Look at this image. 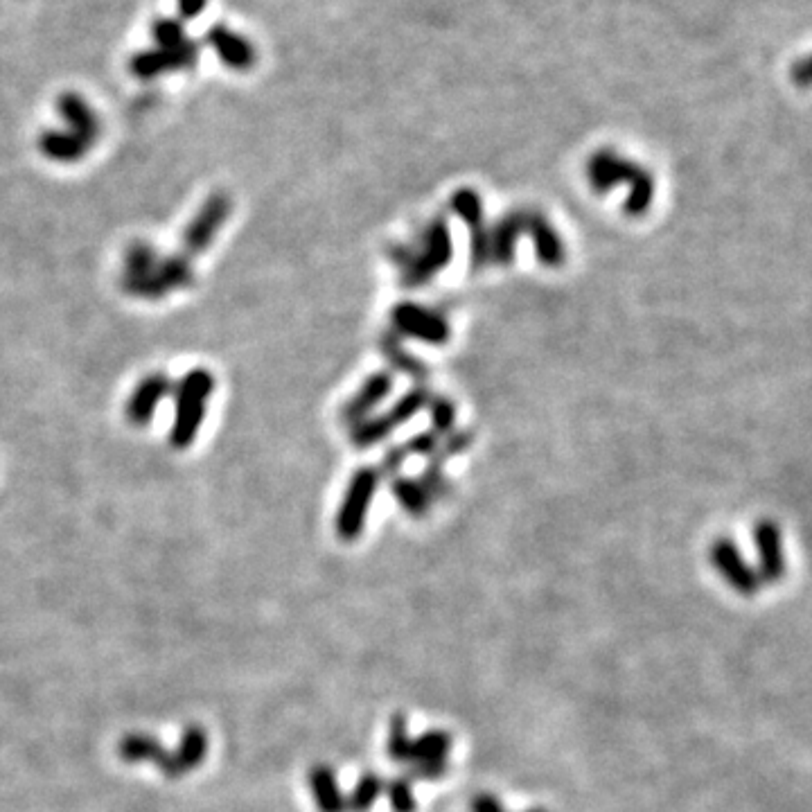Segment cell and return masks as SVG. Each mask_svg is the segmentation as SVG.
Wrapping results in <instances>:
<instances>
[{
  "mask_svg": "<svg viewBox=\"0 0 812 812\" xmlns=\"http://www.w3.org/2000/svg\"><path fill=\"white\" fill-rule=\"evenodd\" d=\"M411 745L413 740L406 734V718L393 716L391 731H388V756L395 763H411Z\"/></svg>",
  "mask_w": 812,
  "mask_h": 812,
  "instance_id": "cell-24",
  "label": "cell"
},
{
  "mask_svg": "<svg viewBox=\"0 0 812 812\" xmlns=\"http://www.w3.org/2000/svg\"><path fill=\"white\" fill-rule=\"evenodd\" d=\"M161 262V253H158L156 246L149 242H131L125 255H122V276L120 278H140L147 276L149 271L156 269V264Z\"/></svg>",
  "mask_w": 812,
  "mask_h": 812,
  "instance_id": "cell-20",
  "label": "cell"
},
{
  "mask_svg": "<svg viewBox=\"0 0 812 812\" xmlns=\"http://www.w3.org/2000/svg\"><path fill=\"white\" fill-rule=\"evenodd\" d=\"M391 319L397 332L406 334V337L427 341L431 346H443L449 339L447 321L438 312H429L422 305L413 303L395 305Z\"/></svg>",
  "mask_w": 812,
  "mask_h": 812,
  "instance_id": "cell-9",
  "label": "cell"
},
{
  "mask_svg": "<svg viewBox=\"0 0 812 812\" xmlns=\"http://www.w3.org/2000/svg\"><path fill=\"white\" fill-rule=\"evenodd\" d=\"M194 269L190 258L183 253H172L161 258L154 271L140 278H120V287L125 294L143 300H158L192 287Z\"/></svg>",
  "mask_w": 812,
  "mask_h": 812,
  "instance_id": "cell-4",
  "label": "cell"
},
{
  "mask_svg": "<svg viewBox=\"0 0 812 812\" xmlns=\"http://www.w3.org/2000/svg\"><path fill=\"white\" fill-rule=\"evenodd\" d=\"M208 0H176V7H179L181 19H194L203 10H206Z\"/></svg>",
  "mask_w": 812,
  "mask_h": 812,
  "instance_id": "cell-33",
  "label": "cell"
},
{
  "mask_svg": "<svg viewBox=\"0 0 812 812\" xmlns=\"http://www.w3.org/2000/svg\"><path fill=\"white\" fill-rule=\"evenodd\" d=\"M215 384V375L208 368H192L174 384V420L170 429L174 449H185L197 440Z\"/></svg>",
  "mask_w": 812,
  "mask_h": 812,
  "instance_id": "cell-1",
  "label": "cell"
},
{
  "mask_svg": "<svg viewBox=\"0 0 812 812\" xmlns=\"http://www.w3.org/2000/svg\"><path fill=\"white\" fill-rule=\"evenodd\" d=\"M208 754V736L206 731L197 725H190L183 731L179 752L170 756V763L165 767L167 779H179L192 772L194 767L203 763V758Z\"/></svg>",
  "mask_w": 812,
  "mask_h": 812,
  "instance_id": "cell-15",
  "label": "cell"
},
{
  "mask_svg": "<svg viewBox=\"0 0 812 812\" xmlns=\"http://www.w3.org/2000/svg\"><path fill=\"white\" fill-rule=\"evenodd\" d=\"M454 255V244L443 219L431 222L418 242L397 246L393 260L402 273V282L409 287H420L443 271Z\"/></svg>",
  "mask_w": 812,
  "mask_h": 812,
  "instance_id": "cell-2",
  "label": "cell"
},
{
  "mask_svg": "<svg viewBox=\"0 0 812 812\" xmlns=\"http://www.w3.org/2000/svg\"><path fill=\"white\" fill-rule=\"evenodd\" d=\"M434 420H436V434L438 431H447L454 425V406L445 400H440L434 409Z\"/></svg>",
  "mask_w": 812,
  "mask_h": 812,
  "instance_id": "cell-32",
  "label": "cell"
},
{
  "mask_svg": "<svg viewBox=\"0 0 812 812\" xmlns=\"http://www.w3.org/2000/svg\"><path fill=\"white\" fill-rule=\"evenodd\" d=\"M447 774V761H418L409 767V781H438Z\"/></svg>",
  "mask_w": 812,
  "mask_h": 812,
  "instance_id": "cell-28",
  "label": "cell"
},
{
  "mask_svg": "<svg viewBox=\"0 0 812 812\" xmlns=\"http://www.w3.org/2000/svg\"><path fill=\"white\" fill-rule=\"evenodd\" d=\"M393 388V379L388 375H373L366 382V386L361 388V391L352 397V400L346 404V413L348 420H357L361 422L366 418L368 411H373L375 406L384 400V397L391 393Z\"/></svg>",
  "mask_w": 812,
  "mask_h": 812,
  "instance_id": "cell-19",
  "label": "cell"
},
{
  "mask_svg": "<svg viewBox=\"0 0 812 812\" xmlns=\"http://www.w3.org/2000/svg\"><path fill=\"white\" fill-rule=\"evenodd\" d=\"M790 79L794 86L812 88V52L790 66Z\"/></svg>",
  "mask_w": 812,
  "mask_h": 812,
  "instance_id": "cell-30",
  "label": "cell"
},
{
  "mask_svg": "<svg viewBox=\"0 0 812 812\" xmlns=\"http://www.w3.org/2000/svg\"><path fill=\"white\" fill-rule=\"evenodd\" d=\"M384 792V779L375 772L361 774V779L357 781L355 790H352L348 801V812H368L373 808V803L379 799V794Z\"/></svg>",
  "mask_w": 812,
  "mask_h": 812,
  "instance_id": "cell-23",
  "label": "cell"
},
{
  "mask_svg": "<svg viewBox=\"0 0 812 812\" xmlns=\"http://www.w3.org/2000/svg\"><path fill=\"white\" fill-rule=\"evenodd\" d=\"M393 494L395 499L400 501V506L406 510V513L411 515H425L429 506H431V499L429 492L425 490V485L420 481H411V479H397L393 483Z\"/></svg>",
  "mask_w": 812,
  "mask_h": 812,
  "instance_id": "cell-22",
  "label": "cell"
},
{
  "mask_svg": "<svg viewBox=\"0 0 812 812\" xmlns=\"http://www.w3.org/2000/svg\"><path fill=\"white\" fill-rule=\"evenodd\" d=\"M206 43L217 52V57L228 68L249 70L255 64V48L242 34L228 30L226 25H213L206 32Z\"/></svg>",
  "mask_w": 812,
  "mask_h": 812,
  "instance_id": "cell-13",
  "label": "cell"
},
{
  "mask_svg": "<svg viewBox=\"0 0 812 812\" xmlns=\"http://www.w3.org/2000/svg\"><path fill=\"white\" fill-rule=\"evenodd\" d=\"M528 812H549V810H544V808H533V810H528Z\"/></svg>",
  "mask_w": 812,
  "mask_h": 812,
  "instance_id": "cell-34",
  "label": "cell"
},
{
  "mask_svg": "<svg viewBox=\"0 0 812 812\" xmlns=\"http://www.w3.org/2000/svg\"><path fill=\"white\" fill-rule=\"evenodd\" d=\"M427 404V393L425 391H411L404 397H400L391 411H386L384 416L373 418V420H361L359 427L355 429V443L357 445H373L379 438L388 436V431L404 425L406 420L422 409Z\"/></svg>",
  "mask_w": 812,
  "mask_h": 812,
  "instance_id": "cell-12",
  "label": "cell"
},
{
  "mask_svg": "<svg viewBox=\"0 0 812 812\" xmlns=\"http://www.w3.org/2000/svg\"><path fill=\"white\" fill-rule=\"evenodd\" d=\"M118 752L122 756V761L127 763H154L158 765V770L165 772L167 763H170V756L165 749L158 745V740L152 736H143V734H131L125 736L120 740V747Z\"/></svg>",
  "mask_w": 812,
  "mask_h": 812,
  "instance_id": "cell-18",
  "label": "cell"
},
{
  "mask_svg": "<svg viewBox=\"0 0 812 812\" xmlns=\"http://www.w3.org/2000/svg\"><path fill=\"white\" fill-rule=\"evenodd\" d=\"M587 179L591 188L598 192L612 190L614 185L628 183L630 197H628V213L643 215L652 206L655 199V179L648 170L641 165L621 158L619 154L609 152V149H600V152L591 154L587 163Z\"/></svg>",
  "mask_w": 812,
  "mask_h": 812,
  "instance_id": "cell-3",
  "label": "cell"
},
{
  "mask_svg": "<svg viewBox=\"0 0 812 812\" xmlns=\"http://www.w3.org/2000/svg\"><path fill=\"white\" fill-rule=\"evenodd\" d=\"M452 208L454 213L463 219V222L470 226V231H474L476 226L483 224V208L479 194L472 190H461L452 197Z\"/></svg>",
  "mask_w": 812,
  "mask_h": 812,
  "instance_id": "cell-25",
  "label": "cell"
},
{
  "mask_svg": "<svg viewBox=\"0 0 812 812\" xmlns=\"http://www.w3.org/2000/svg\"><path fill=\"white\" fill-rule=\"evenodd\" d=\"M384 352L388 355V359H393L395 366H400L402 370H406V373H411V375H420L422 373V366L418 364V361H413L409 355H406V352L400 348V343H397V341L386 339Z\"/></svg>",
  "mask_w": 812,
  "mask_h": 812,
  "instance_id": "cell-29",
  "label": "cell"
},
{
  "mask_svg": "<svg viewBox=\"0 0 812 812\" xmlns=\"http://www.w3.org/2000/svg\"><path fill=\"white\" fill-rule=\"evenodd\" d=\"M57 111L59 116L66 120L68 131H73L75 136L86 140L91 147L95 145V140L100 138V120H97L95 111L88 107L84 97H79L75 93L59 95Z\"/></svg>",
  "mask_w": 812,
  "mask_h": 812,
  "instance_id": "cell-14",
  "label": "cell"
},
{
  "mask_svg": "<svg viewBox=\"0 0 812 812\" xmlns=\"http://www.w3.org/2000/svg\"><path fill=\"white\" fill-rule=\"evenodd\" d=\"M152 34L158 48H176L188 39L185 37V28L179 19H158L152 25Z\"/></svg>",
  "mask_w": 812,
  "mask_h": 812,
  "instance_id": "cell-27",
  "label": "cell"
},
{
  "mask_svg": "<svg viewBox=\"0 0 812 812\" xmlns=\"http://www.w3.org/2000/svg\"><path fill=\"white\" fill-rule=\"evenodd\" d=\"M384 792H386L388 801H391L393 812H416L418 801H416V797H413L409 779L397 776V779L384 783Z\"/></svg>",
  "mask_w": 812,
  "mask_h": 812,
  "instance_id": "cell-26",
  "label": "cell"
},
{
  "mask_svg": "<svg viewBox=\"0 0 812 812\" xmlns=\"http://www.w3.org/2000/svg\"><path fill=\"white\" fill-rule=\"evenodd\" d=\"M452 749V736L447 731H427L411 745V763L418 761H447Z\"/></svg>",
  "mask_w": 812,
  "mask_h": 812,
  "instance_id": "cell-21",
  "label": "cell"
},
{
  "mask_svg": "<svg viewBox=\"0 0 812 812\" xmlns=\"http://www.w3.org/2000/svg\"><path fill=\"white\" fill-rule=\"evenodd\" d=\"M470 810L472 812H508L506 808H503V803L490 792L476 794V797L470 801Z\"/></svg>",
  "mask_w": 812,
  "mask_h": 812,
  "instance_id": "cell-31",
  "label": "cell"
},
{
  "mask_svg": "<svg viewBox=\"0 0 812 812\" xmlns=\"http://www.w3.org/2000/svg\"><path fill=\"white\" fill-rule=\"evenodd\" d=\"M314 801L321 812H348V801L337 783V774L330 765H316L310 772Z\"/></svg>",
  "mask_w": 812,
  "mask_h": 812,
  "instance_id": "cell-17",
  "label": "cell"
},
{
  "mask_svg": "<svg viewBox=\"0 0 812 812\" xmlns=\"http://www.w3.org/2000/svg\"><path fill=\"white\" fill-rule=\"evenodd\" d=\"M233 210V201L226 192L217 190L201 203V208L194 213V217L183 228L181 235V249L185 258H199V255L210 249L215 237L222 231L228 222Z\"/></svg>",
  "mask_w": 812,
  "mask_h": 812,
  "instance_id": "cell-5",
  "label": "cell"
},
{
  "mask_svg": "<svg viewBox=\"0 0 812 812\" xmlns=\"http://www.w3.org/2000/svg\"><path fill=\"white\" fill-rule=\"evenodd\" d=\"M754 544L758 553V578L767 585L781 582L788 571L783 551V533L772 519H761L754 526Z\"/></svg>",
  "mask_w": 812,
  "mask_h": 812,
  "instance_id": "cell-11",
  "label": "cell"
},
{
  "mask_svg": "<svg viewBox=\"0 0 812 812\" xmlns=\"http://www.w3.org/2000/svg\"><path fill=\"white\" fill-rule=\"evenodd\" d=\"M172 379L165 373H149L136 384L127 397L125 418L131 427H145L154 420V413L165 397L172 395Z\"/></svg>",
  "mask_w": 812,
  "mask_h": 812,
  "instance_id": "cell-10",
  "label": "cell"
},
{
  "mask_svg": "<svg viewBox=\"0 0 812 812\" xmlns=\"http://www.w3.org/2000/svg\"><path fill=\"white\" fill-rule=\"evenodd\" d=\"M377 483L379 474L373 467H361V470L352 476L346 497H343L341 508L337 513V535L341 540L352 542L364 533L370 501L375 497Z\"/></svg>",
  "mask_w": 812,
  "mask_h": 812,
  "instance_id": "cell-6",
  "label": "cell"
},
{
  "mask_svg": "<svg viewBox=\"0 0 812 812\" xmlns=\"http://www.w3.org/2000/svg\"><path fill=\"white\" fill-rule=\"evenodd\" d=\"M39 149L43 156L50 158V161L68 165V163L82 161L88 149H91V145H88L86 140H82L79 136H75L73 131L50 129L41 134Z\"/></svg>",
  "mask_w": 812,
  "mask_h": 812,
  "instance_id": "cell-16",
  "label": "cell"
},
{
  "mask_svg": "<svg viewBox=\"0 0 812 812\" xmlns=\"http://www.w3.org/2000/svg\"><path fill=\"white\" fill-rule=\"evenodd\" d=\"M709 555L711 564L716 567L722 580H725L731 589L738 591L740 596L752 598L761 591L763 587L761 578H758V573L749 567L743 553H740L738 546L731 542L729 537H720V540L713 542Z\"/></svg>",
  "mask_w": 812,
  "mask_h": 812,
  "instance_id": "cell-7",
  "label": "cell"
},
{
  "mask_svg": "<svg viewBox=\"0 0 812 812\" xmlns=\"http://www.w3.org/2000/svg\"><path fill=\"white\" fill-rule=\"evenodd\" d=\"M199 55H201L199 43L192 39H185L181 46H176V48H167V50L154 48V50L136 52V55L129 61V68H131V73L140 79H154L158 75L172 73V70L194 68L199 61Z\"/></svg>",
  "mask_w": 812,
  "mask_h": 812,
  "instance_id": "cell-8",
  "label": "cell"
}]
</instances>
